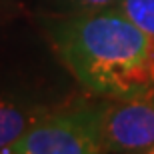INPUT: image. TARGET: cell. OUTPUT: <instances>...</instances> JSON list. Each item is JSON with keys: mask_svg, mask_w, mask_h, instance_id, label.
I'll list each match as a JSON object with an SVG mask.
<instances>
[{"mask_svg": "<svg viewBox=\"0 0 154 154\" xmlns=\"http://www.w3.org/2000/svg\"><path fill=\"white\" fill-rule=\"evenodd\" d=\"M52 40L66 68L94 94L120 98L154 86V40L114 8L56 24Z\"/></svg>", "mask_w": 154, "mask_h": 154, "instance_id": "1", "label": "cell"}, {"mask_svg": "<svg viewBox=\"0 0 154 154\" xmlns=\"http://www.w3.org/2000/svg\"><path fill=\"white\" fill-rule=\"evenodd\" d=\"M8 152L104 154L106 150L100 134V106H80L48 112Z\"/></svg>", "mask_w": 154, "mask_h": 154, "instance_id": "2", "label": "cell"}, {"mask_svg": "<svg viewBox=\"0 0 154 154\" xmlns=\"http://www.w3.org/2000/svg\"><path fill=\"white\" fill-rule=\"evenodd\" d=\"M100 134L106 152L154 148V86L100 106Z\"/></svg>", "mask_w": 154, "mask_h": 154, "instance_id": "3", "label": "cell"}, {"mask_svg": "<svg viewBox=\"0 0 154 154\" xmlns=\"http://www.w3.org/2000/svg\"><path fill=\"white\" fill-rule=\"evenodd\" d=\"M48 110L24 108L20 104L0 100V154H6Z\"/></svg>", "mask_w": 154, "mask_h": 154, "instance_id": "4", "label": "cell"}, {"mask_svg": "<svg viewBox=\"0 0 154 154\" xmlns=\"http://www.w3.org/2000/svg\"><path fill=\"white\" fill-rule=\"evenodd\" d=\"M112 8L154 40V0H118Z\"/></svg>", "mask_w": 154, "mask_h": 154, "instance_id": "5", "label": "cell"}, {"mask_svg": "<svg viewBox=\"0 0 154 154\" xmlns=\"http://www.w3.org/2000/svg\"><path fill=\"white\" fill-rule=\"evenodd\" d=\"M72 6L80 8L82 12H92V10H106L118 2V0H68Z\"/></svg>", "mask_w": 154, "mask_h": 154, "instance_id": "6", "label": "cell"}, {"mask_svg": "<svg viewBox=\"0 0 154 154\" xmlns=\"http://www.w3.org/2000/svg\"><path fill=\"white\" fill-rule=\"evenodd\" d=\"M148 152H150V154H154V148H150V150H148Z\"/></svg>", "mask_w": 154, "mask_h": 154, "instance_id": "7", "label": "cell"}, {"mask_svg": "<svg viewBox=\"0 0 154 154\" xmlns=\"http://www.w3.org/2000/svg\"><path fill=\"white\" fill-rule=\"evenodd\" d=\"M8 154H22V152H8Z\"/></svg>", "mask_w": 154, "mask_h": 154, "instance_id": "8", "label": "cell"}, {"mask_svg": "<svg viewBox=\"0 0 154 154\" xmlns=\"http://www.w3.org/2000/svg\"><path fill=\"white\" fill-rule=\"evenodd\" d=\"M144 154H150V152H148V150H146V152H144Z\"/></svg>", "mask_w": 154, "mask_h": 154, "instance_id": "9", "label": "cell"}]
</instances>
